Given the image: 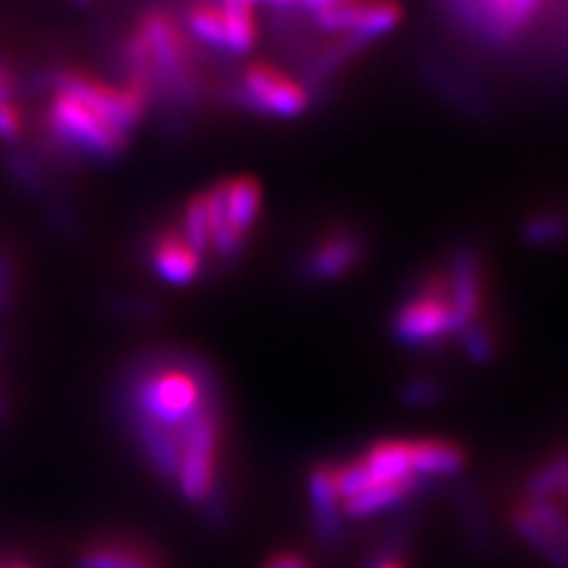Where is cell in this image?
<instances>
[{
  "instance_id": "6da1fadb",
  "label": "cell",
  "mask_w": 568,
  "mask_h": 568,
  "mask_svg": "<svg viewBox=\"0 0 568 568\" xmlns=\"http://www.w3.org/2000/svg\"><path fill=\"white\" fill-rule=\"evenodd\" d=\"M138 405L152 424L148 436L171 438V432L181 436L183 426L206 407L204 386L190 369L162 367L138 386Z\"/></svg>"
},
{
  "instance_id": "7a4b0ae2",
  "label": "cell",
  "mask_w": 568,
  "mask_h": 568,
  "mask_svg": "<svg viewBox=\"0 0 568 568\" xmlns=\"http://www.w3.org/2000/svg\"><path fill=\"white\" fill-rule=\"evenodd\" d=\"M457 334L455 311L443 273L426 275L403 298L394 315L396 342L410 348H436Z\"/></svg>"
},
{
  "instance_id": "3957f363",
  "label": "cell",
  "mask_w": 568,
  "mask_h": 568,
  "mask_svg": "<svg viewBox=\"0 0 568 568\" xmlns=\"http://www.w3.org/2000/svg\"><path fill=\"white\" fill-rule=\"evenodd\" d=\"M135 36L145 50L150 88L187 95L192 81L190 43L173 17L164 10H152L138 22Z\"/></svg>"
},
{
  "instance_id": "277c9868",
  "label": "cell",
  "mask_w": 568,
  "mask_h": 568,
  "mask_svg": "<svg viewBox=\"0 0 568 568\" xmlns=\"http://www.w3.org/2000/svg\"><path fill=\"white\" fill-rule=\"evenodd\" d=\"M48 131L55 135L64 148L85 152L100 159H114L129 145V133L116 129L114 123L95 114L91 106L55 93L45 114Z\"/></svg>"
},
{
  "instance_id": "5b68a950",
  "label": "cell",
  "mask_w": 568,
  "mask_h": 568,
  "mask_svg": "<svg viewBox=\"0 0 568 568\" xmlns=\"http://www.w3.org/2000/svg\"><path fill=\"white\" fill-rule=\"evenodd\" d=\"M221 426L209 405L194 415L181 432V455H178L175 478L187 503H202L216 481Z\"/></svg>"
},
{
  "instance_id": "8992f818",
  "label": "cell",
  "mask_w": 568,
  "mask_h": 568,
  "mask_svg": "<svg viewBox=\"0 0 568 568\" xmlns=\"http://www.w3.org/2000/svg\"><path fill=\"white\" fill-rule=\"evenodd\" d=\"M511 528L552 568H568V507L557 497H524L511 509Z\"/></svg>"
},
{
  "instance_id": "52a82bcc",
  "label": "cell",
  "mask_w": 568,
  "mask_h": 568,
  "mask_svg": "<svg viewBox=\"0 0 568 568\" xmlns=\"http://www.w3.org/2000/svg\"><path fill=\"white\" fill-rule=\"evenodd\" d=\"M55 93H64L91 106L95 114L114 123L123 133H131L148 110V95L140 93L138 88H114L95 77L81 74V71H60L55 77Z\"/></svg>"
},
{
  "instance_id": "ba28073f",
  "label": "cell",
  "mask_w": 568,
  "mask_h": 568,
  "mask_svg": "<svg viewBox=\"0 0 568 568\" xmlns=\"http://www.w3.org/2000/svg\"><path fill=\"white\" fill-rule=\"evenodd\" d=\"M242 98L256 112L273 116H298L306 112V88L268 62L248 64L242 77Z\"/></svg>"
},
{
  "instance_id": "9c48e42d",
  "label": "cell",
  "mask_w": 568,
  "mask_h": 568,
  "mask_svg": "<svg viewBox=\"0 0 568 568\" xmlns=\"http://www.w3.org/2000/svg\"><path fill=\"white\" fill-rule=\"evenodd\" d=\"M403 17L398 0H351V3L313 14L320 29L346 33L351 43H365L396 29Z\"/></svg>"
},
{
  "instance_id": "30bf717a",
  "label": "cell",
  "mask_w": 568,
  "mask_h": 568,
  "mask_svg": "<svg viewBox=\"0 0 568 568\" xmlns=\"http://www.w3.org/2000/svg\"><path fill=\"white\" fill-rule=\"evenodd\" d=\"M443 277H446V284H448V294H450V304L455 311V323L459 334L467 325L484 317V308H486L484 261L474 246H457L450 256L448 271L443 273Z\"/></svg>"
},
{
  "instance_id": "8fae6325",
  "label": "cell",
  "mask_w": 568,
  "mask_h": 568,
  "mask_svg": "<svg viewBox=\"0 0 568 568\" xmlns=\"http://www.w3.org/2000/svg\"><path fill=\"white\" fill-rule=\"evenodd\" d=\"M365 240L355 230H334L320 240L308 254L306 271L313 280H336L361 263Z\"/></svg>"
},
{
  "instance_id": "7c38bea8",
  "label": "cell",
  "mask_w": 568,
  "mask_h": 568,
  "mask_svg": "<svg viewBox=\"0 0 568 568\" xmlns=\"http://www.w3.org/2000/svg\"><path fill=\"white\" fill-rule=\"evenodd\" d=\"M308 500L313 511V526L317 538L329 547L342 545L344 540V511L342 503L336 497L332 484V469L329 462H323L308 471Z\"/></svg>"
},
{
  "instance_id": "4fadbf2b",
  "label": "cell",
  "mask_w": 568,
  "mask_h": 568,
  "mask_svg": "<svg viewBox=\"0 0 568 568\" xmlns=\"http://www.w3.org/2000/svg\"><path fill=\"white\" fill-rule=\"evenodd\" d=\"M152 268L154 273L169 284H190L200 275L202 256L185 242V237L175 230H166V233L156 235L152 246Z\"/></svg>"
},
{
  "instance_id": "5bb4252c",
  "label": "cell",
  "mask_w": 568,
  "mask_h": 568,
  "mask_svg": "<svg viewBox=\"0 0 568 568\" xmlns=\"http://www.w3.org/2000/svg\"><path fill=\"white\" fill-rule=\"evenodd\" d=\"M545 0H471L476 22L497 39H509L528 27Z\"/></svg>"
},
{
  "instance_id": "9a60e30c",
  "label": "cell",
  "mask_w": 568,
  "mask_h": 568,
  "mask_svg": "<svg viewBox=\"0 0 568 568\" xmlns=\"http://www.w3.org/2000/svg\"><path fill=\"white\" fill-rule=\"evenodd\" d=\"M467 465V450L448 438H415V471L426 484L457 476Z\"/></svg>"
},
{
  "instance_id": "2e32d148",
  "label": "cell",
  "mask_w": 568,
  "mask_h": 568,
  "mask_svg": "<svg viewBox=\"0 0 568 568\" xmlns=\"http://www.w3.org/2000/svg\"><path fill=\"white\" fill-rule=\"evenodd\" d=\"M221 187L230 225L246 242V235L252 233L263 204L261 183L252 175H235L230 181H223Z\"/></svg>"
},
{
  "instance_id": "e0dca14e",
  "label": "cell",
  "mask_w": 568,
  "mask_h": 568,
  "mask_svg": "<svg viewBox=\"0 0 568 568\" xmlns=\"http://www.w3.org/2000/svg\"><path fill=\"white\" fill-rule=\"evenodd\" d=\"M221 12L225 22V50L233 52V55H244L256 45L258 39L254 6L242 3V0H223Z\"/></svg>"
},
{
  "instance_id": "ac0fdd59",
  "label": "cell",
  "mask_w": 568,
  "mask_h": 568,
  "mask_svg": "<svg viewBox=\"0 0 568 568\" xmlns=\"http://www.w3.org/2000/svg\"><path fill=\"white\" fill-rule=\"evenodd\" d=\"M568 484V453L552 455L532 469L524 484V497H557Z\"/></svg>"
},
{
  "instance_id": "d6986e66",
  "label": "cell",
  "mask_w": 568,
  "mask_h": 568,
  "mask_svg": "<svg viewBox=\"0 0 568 568\" xmlns=\"http://www.w3.org/2000/svg\"><path fill=\"white\" fill-rule=\"evenodd\" d=\"M79 568H156L145 552L121 545H95L81 552Z\"/></svg>"
},
{
  "instance_id": "ffe728a7",
  "label": "cell",
  "mask_w": 568,
  "mask_h": 568,
  "mask_svg": "<svg viewBox=\"0 0 568 568\" xmlns=\"http://www.w3.org/2000/svg\"><path fill=\"white\" fill-rule=\"evenodd\" d=\"M524 237L530 244H559L568 240V211H538L524 223Z\"/></svg>"
},
{
  "instance_id": "44dd1931",
  "label": "cell",
  "mask_w": 568,
  "mask_h": 568,
  "mask_svg": "<svg viewBox=\"0 0 568 568\" xmlns=\"http://www.w3.org/2000/svg\"><path fill=\"white\" fill-rule=\"evenodd\" d=\"M187 29L211 48L225 50V22L221 6L194 3L187 10Z\"/></svg>"
},
{
  "instance_id": "7402d4cb",
  "label": "cell",
  "mask_w": 568,
  "mask_h": 568,
  "mask_svg": "<svg viewBox=\"0 0 568 568\" xmlns=\"http://www.w3.org/2000/svg\"><path fill=\"white\" fill-rule=\"evenodd\" d=\"M183 237L200 256L211 248V221H209V197L206 192L194 194L187 202L183 216Z\"/></svg>"
},
{
  "instance_id": "603a6c76",
  "label": "cell",
  "mask_w": 568,
  "mask_h": 568,
  "mask_svg": "<svg viewBox=\"0 0 568 568\" xmlns=\"http://www.w3.org/2000/svg\"><path fill=\"white\" fill-rule=\"evenodd\" d=\"M457 336L462 339V348H465L467 358L471 363H490L495 358L497 336H495L493 323H488L486 317L467 325Z\"/></svg>"
},
{
  "instance_id": "cb8c5ba5",
  "label": "cell",
  "mask_w": 568,
  "mask_h": 568,
  "mask_svg": "<svg viewBox=\"0 0 568 568\" xmlns=\"http://www.w3.org/2000/svg\"><path fill=\"white\" fill-rule=\"evenodd\" d=\"M438 398H443V386L432 377H419L403 388V400L413 407H426L434 405Z\"/></svg>"
},
{
  "instance_id": "d4e9b609",
  "label": "cell",
  "mask_w": 568,
  "mask_h": 568,
  "mask_svg": "<svg viewBox=\"0 0 568 568\" xmlns=\"http://www.w3.org/2000/svg\"><path fill=\"white\" fill-rule=\"evenodd\" d=\"M20 131H22L20 110H17V106L10 100L0 102V138L14 140L17 135H20Z\"/></svg>"
},
{
  "instance_id": "484cf974",
  "label": "cell",
  "mask_w": 568,
  "mask_h": 568,
  "mask_svg": "<svg viewBox=\"0 0 568 568\" xmlns=\"http://www.w3.org/2000/svg\"><path fill=\"white\" fill-rule=\"evenodd\" d=\"M263 568H315L313 561L304 555H296V552H277L273 557L265 559Z\"/></svg>"
},
{
  "instance_id": "4316f807",
  "label": "cell",
  "mask_w": 568,
  "mask_h": 568,
  "mask_svg": "<svg viewBox=\"0 0 568 568\" xmlns=\"http://www.w3.org/2000/svg\"><path fill=\"white\" fill-rule=\"evenodd\" d=\"M346 3H351V0H298L296 10H306L311 14H317V12H325V10L342 8Z\"/></svg>"
},
{
  "instance_id": "83f0119b",
  "label": "cell",
  "mask_w": 568,
  "mask_h": 568,
  "mask_svg": "<svg viewBox=\"0 0 568 568\" xmlns=\"http://www.w3.org/2000/svg\"><path fill=\"white\" fill-rule=\"evenodd\" d=\"M14 88H17V81L12 77V71L6 69V67H0V102H6V100L12 102Z\"/></svg>"
},
{
  "instance_id": "f1b7e54d",
  "label": "cell",
  "mask_w": 568,
  "mask_h": 568,
  "mask_svg": "<svg viewBox=\"0 0 568 568\" xmlns=\"http://www.w3.org/2000/svg\"><path fill=\"white\" fill-rule=\"evenodd\" d=\"M557 500H561V503H564V505H566V503H568V484H566V486H564V488H561V493H559V495H557Z\"/></svg>"
},
{
  "instance_id": "f546056e",
  "label": "cell",
  "mask_w": 568,
  "mask_h": 568,
  "mask_svg": "<svg viewBox=\"0 0 568 568\" xmlns=\"http://www.w3.org/2000/svg\"><path fill=\"white\" fill-rule=\"evenodd\" d=\"M10 568H31L29 564H14V566H10Z\"/></svg>"
}]
</instances>
